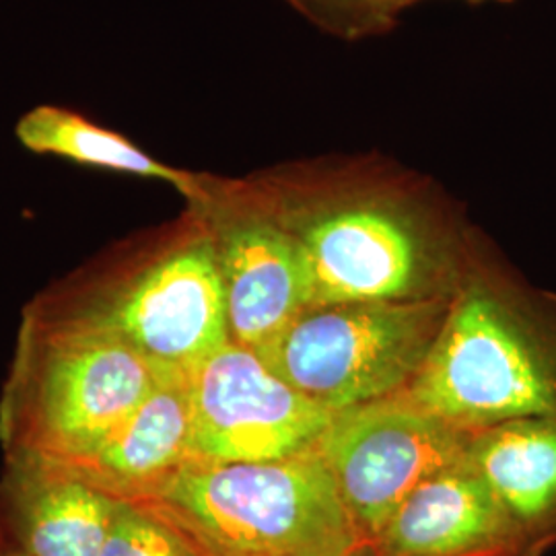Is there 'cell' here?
Instances as JSON below:
<instances>
[{
	"mask_svg": "<svg viewBox=\"0 0 556 556\" xmlns=\"http://www.w3.org/2000/svg\"><path fill=\"white\" fill-rule=\"evenodd\" d=\"M192 462H270L316 450L332 413L229 340L190 374Z\"/></svg>",
	"mask_w": 556,
	"mask_h": 556,
	"instance_id": "obj_9",
	"label": "cell"
},
{
	"mask_svg": "<svg viewBox=\"0 0 556 556\" xmlns=\"http://www.w3.org/2000/svg\"><path fill=\"white\" fill-rule=\"evenodd\" d=\"M466 457L497 498L516 556L556 548V417L516 418L477 431Z\"/></svg>",
	"mask_w": 556,
	"mask_h": 556,
	"instance_id": "obj_12",
	"label": "cell"
},
{
	"mask_svg": "<svg viewBox=\"0 0 556 556\" xmlns=\"http://www.w3.org/2000/svg\"><path fill=\"white\" fill-rule=\"evenodd\" d=\"M163 376L118 338L25 314L0 397L4 454L73 466L91 456Z\"/></svg>",
	"mask_w": 556,
	"mask_h": 556,
	"instance_id": "obj_5",
	"label": "cell"
},
{
	"mask_svg": "<svg viewBox=\"0 0 556 556\" xmlns=\"http://www.w3.org/2000/svg\"><path fill=\"white\" fill-rule=\"evenodd\" d=\"M13 548H7L4 544V536H2V528H0V556H11Z\"/></svg>",
	"mask_w": 556,
	"mask_h": 556,
	"instance_id": "obj_17",
	"label": "cell"
},
{
	"mask_svg": "<svg viewBox=\"0 0 556 556\" xmlns=\"http://www.w3.org/2000/svg\"><path fill=\"white\" fill-rule=\"evenodd\" d=\"M100 556H202L197 544L153 507L119 501Z\"/></svg>",
	"mask_w": 556,
	"mask_h": 556,
	"instance_id": "obj_15",
	"label": "cell"
},
{
	"mask_svg": "<svg viewBox=\"0 0 556 556\" xmlns=\"http://www.w3.org/2000/svg\"><path fill=\"white\" fill-rule=\"evenodd\" d=\"M190 462V376L167 374L91 456L66 468L118 501L139 503Z\"/></svg>",
	"mask_w": 556,
	"mask_h": 556,
	"instance_id": "obj_13",
	"label": "cell"
},
{
	"mask_svg": "<svg viewBox=\"0 0 556 556\" xmlns=\"http://www.w3.org/2000/svg\"><path fill=\"white\" fill-rule=\"evenodd\" d=\"M452 299L307 307L262 351L278 378L328 413L402 392L429 357Z\"/></svg>",
	"mask_w": 556,
	"mask_h": 556,
	"instance_id": "obj_6",
	"label": "cell"
},
{
	"mask_svg": "<svg viewBox=\"0 0 556 556\" xmlns=\"http://www.w3.org/2000/svg\"><path fill=\"white\" fill-rule=\"evenodd\" d=\"M367 548L374 556H516L497 498L466 454L422 480Z\"/></svg>",
	"mask_w": 556,
	"mask_h": 556,
	"instance_id": "obj_10",
	"label": "cell"
},
{
	"mask_svg": "<svg viewBox=\"0 0 556 556\" xmlns=\"http://www.w3.org/2000/svg\"><path fill=\"white\" fill-rule=\"evenodd\" d=\"M15 137L36 155H52L137 178L160 179L176 188L186 200L199 192L204 176L155 160L118 130L105 128L62 105H38L23 114L15 124Z\"/></svg>",
	"mask_w": 556,
	"mask_h": 556,
	"instance_id": "obj_14",
	"label": "cell"
},
{
	"mask_svg": "<svg viewBox=\"0 0 556 556\" xmlns=\"http://www.w3.org/2000/svg\"><path fill=\"white\" fill-rule=\"evenodd\" d=\"M186 204L206 225L217 252L229 337L258 353L309 307V282L298 243L250 178L204 174L199 192Z\"/></svg>",
	"mask_w": 556,
	"mask_h": 556,
	"instance_id": "obj_8",
	"label": "cell"
},
{
	"mask_svg": "<svg viewBox=\"0 0 556 556\" xmlns=\"http://www.w3.org/2000/svg\"><path fill=\"white\" fill-rule=\"evenodd\" d=\"M25 314L118 338L163 374L190 376L231 340L217 252L188 206L54 285Z\"/></svg>",
	"mask_w": 556,
	"mask_h": 556,
	"instance_id": "obj_2",
	"label": "cell"
},
{
	"mask_svg": "<svg viewBox=\"0 0 556 556\" xmlns=\"http://www.w3.org/2000/svg\"><path fill=\"white\" fill-rule=\"evenodd\" d=\"M202 556H355L365 546L316 450L270 462H190L144 501Z\"/></svg>",
	"mask_w": 556,
	"mask_h": 556,
	"instance_id": "obj_4",
	"label": "cell"
},
{
	"mask_svg": "<svg viewBox=\"0 0 556 556\" xmlns=\"http://www.w3.org/2000/svg\"><path fill=\"white\" fill-rule=\"evenodd\" d=\"M301 15L330 34L358 38L379 34L394 23L408 0H287Z\"/></svg>",
	"mask_w": 556,
	"mask_h": 556,
	"instance_id": "obj_16",
	"label": "cell"
},
{
	"mask_svg": "<svg viewBox=\"0 0 556 556\" xmlns=\"http://www.w3.org/2000/svg\"><path fill=\"white\" fill-rule=\"evenodd\" d=\"M355 556H374L371 555V553H369V548H367V546H363V548H361V551H358L357 555Z\"/></svg>",
	"mask_w": 556,
	"mask_h": 556,
	"instance_id": "obj_18",
	"label": "cell"
},
{
	"mask_svg": "<svg viewBox=\"0 0 556 556\" xmlns=\"http://www.w3.org/2000/svg\"><path fill=\"white\" fill-rule=\"evenodd\" d=\"M404 392L466 433L556 417V293L482 248Z\"/></svg>",
	"mask_w": 556,
	"mask_h": 556,
	"instance_id": "obj_3",
	"label": "cell"
},
{
	"mask_svg": "<svg viewBox=\"0 0 556 556\" xmlns=\"http://www.w3.org/2000/svg\"><path fill=\"white\" fill-rule=\"evenodd\" d=\"M11 556H25V555H23V553H20V551H17V548H13V553H11Z\"/></svg>",
	"mask_w": 556,
	"mask_h": 556,
	"instance_id": "obj_19",
	"label": "cell"
},
{
	"mask_svg": "<svg viewBox=\"0 0 556 556\" xmlns=\"http://www.w3.org/2000/svg\"><path fill=\"white\" fill-rule=\"evenodd\" d=\"M472 2H484V0H472ZM497 2H511V0H497Z\"/></svg>",
	"mask_w": 556,
	"mask_h": 556,
	"instance_id": "obj_20",
	"label": "cell"
},
{
	"mask_svg": "<svg viewBox=\"0 0 556 556\" xmlns=\"http://www.w3.org/2000/svg\"><path fill=\"white\" fill-rule=\"evenodd\" d=\"M118 503L66 466L7 457L0 514L25 556H100Z\"/></svg>",
	"mask_w": 556,
	"mask_h": 556,
	"instance_id": "obj_11",
	"label": "cell"
},
{
	"mask_svg": "<svg viewBox=\"0 0 556 556\" xmlns=\"http://www.w3.org/2000/svg\"><path fill=\"white\" fill-rule=\"evenodd\" d=\"M295 239L309 307L452 299L482 241L431 186L381 165H301L252 176Z\"/></svg>",
	"mask_w": 556,
	"mask_h": 556,
	"instance_id": "obj_1",
	"label": "cell"
},
{
	"mask_svg": "<svg viewBox=\"0 0 556 556\" xmlns=\"http://www.w3.org/2000/svg\"><path fill=\"white\" fill-rule=\"evenodd\" d=\"M468 439L402 390L334 413L316 452L367 546L422 480L466 454Z\"/></svg>",
	"mask_w": 556,
	"mask_h": 556,
	"instance_id": "obj_7",
	"label": "cell"
}]
</instances>
